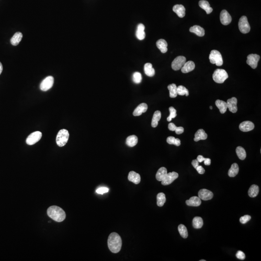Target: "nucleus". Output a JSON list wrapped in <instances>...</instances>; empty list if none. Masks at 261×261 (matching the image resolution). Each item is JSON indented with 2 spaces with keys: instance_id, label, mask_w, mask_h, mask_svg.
Returning a JSON list of instances; mask_svg holds the SVG:
<instances>
[{
  "instance_id": "6e6552de",
  "label": "nucleus",
  "mask_w": 261,
  "mask_h": 261,
  "mask_svg": "<svg viewBox=\"0 0 261 261\" xmlns=\"http://www.w3.org/2000/svg\"><path fill=\"white\" fill-rule=\"evenodd\" d=\"M186 61V59L184 56H179L175 59L172 63V68L174 70L178 71L181 69Z\"/></svg>"
},
{
  "instance_id": "f03ea898",
  "label": "nucleus",
  "mask_w": 261,
  "mask_h": 261,
  "mask_svg": "<svg viewBox=\"0 0 261 261\" xmlns=\"http://www.w3.org/2000/svg\"><path fill=\"white\" fill-rule=\"evenodd\" d=\"M47 215L51 219L57 222H63L66 217L64 210L56 206H53L47 209Z\"/></svg>"
},
{
  "instance_id": "f704fd0d",
  "label": "nucleus",
  "mask_w": 261,
  "mask_h": 261,
  "mask_svg": "<svg viewBox=\"0 0 261 261\" xmlns=\"http://www.w3.org/2000/svg\"><path fill=\"white\" fill-rule=\"evenodd\" d=\"M203 225V221L202 218L200 217H195L192 220V226L195 229H200L202 228Z\"/></svg>"
},
{
  "instance_id": "6ab92c4d",
  "label": "nucleus",
  "mask_w": 261,
  "mask_h": 261,
  "mask_svg": "<svg viewBox=\"0 0 261 261\" xmlns=\"http://www.w3.org/2000/svg\"><path fill=\"white\" fill-rule=\"evenodd\" d=\"M173 10L179 18H183L185 15V8L182 5H175L173 8Z\"/></svg>"
},
{
  "instance_id": "5701e85b",
  "label": "nucleus",
  "mask_w": 261,
  "mask_h": 261,
  "mask_svg": "<svg viewBox=\"0 0 261 261\" xmlns=\"http://www.w3.org/2000/svg\"><path fill=\"white\" fill-rule=\"evenodd\" d=\"M156 46L162 53H165L167 51V43L165 40L161 39L157 41Z\"/></svg>"
},
{
  "instance_id": "20e7f679",
  "label": "nucleus",
  "mask_w": 261,
  "mask_h": 261,
  "mask_svg": "<svg viewBox=\"0 0 261 261\" xmlns=\"http://www.w3.org/2000/svg\"><path fill=\"white\" fill-rule=\"evenodd\" d=\"M212 77L215 82L222 84L228 78V75L225 70L218 69L214 72Z\"/></svg>"
},
{
  "instance_id": "412c9836",
  "label": "nucleus",
  "mask_w": 261,
  "mask_h": 261,
  "mask_svg": "<svg viewBox=\"0 0 261 261\" xmlns=\"http://www.w3.org/2000/svg\"><path fill=\"white\" fill-rule=\"evenodd\" d=\"M187 205L191 206H198L201 204V199L199 197H192L186 201Z\"/></svg>"
},
{
  "instance_id": "864d4df0",
  "label": "nucleus",
  "mask_w": 261,
  "mask_h": 261,
  "mask_svg": "<svg viewBox=\"0 0 261 261\" xmlns=\"http://www.w3.org/2000/svg\"><path fill=\"white\" fill-rule=\"evenodd\" d=\"M2 69H3V68H2V63L0 62V75H1L2 73Z\"/></svg>"
},
{
  "instance_id": "423d86ee",
  "label": "nucleus",
  "mask_w": 261,
  "mask_h": 261,
  "mask_svg": "<svg viewBox=\"0 0 261 261\" xmlns=\"http://www.w3.org/2000/svg\"><path fill=\"white\" fill-rule=\"evenodd\" d=\"M238 28L239 31L242 33L245 34L249 33L250 30V27L246 16L244 15L239 19Z\"/></svg>"
},
{
  "instance_id": "c03bdc74",
  "label": "nucleus",
  "mask_w": 261,
  "mask_h": 261,
  "mask_svg": "<svg viewBox=\"0 0 261 261\" xmlns=\"http://www.w3.org/2000/svg\"><path fill=\"white\" fill-rule=\"evenodd\" d=\"M108 191L109 189L108 188L101 187L97 189L96 192L98 194H103L104 193H107V192H108Z\"/></svg>"
},
{
  "instance_id": "f8f14e48",
  "label": "nucleus",
  "mask_w": 261,
  "mask_h": 261,
  "mask_svg": "<svg viewBox=\"0 0 261 261\" xmlns=\"http://www.w3.org/2000/svg\"><path fill=\"white\" fill-rule=\"evenodd\" d=\"M198 197L201 199L205 201L210 200L213 197V192L207 189H202L200 190L198 192Z\"/></svg>"
},
{
  "instance_id": "1a4fd4ad",
  "label": "nucleus",
  "mask_w": 261,
  "mask_h": 261,
  "mask_svg": "<svg viewBox=\"0 0 261 261\" xmlns=\"http://www.w3.org/2000/svg\"><path fill=\"white\" fill-rule=\"evenodd\" d=\"M42 136V133L39 131H36L32 133L27 138V144L29 145H34L41 139Z\"/></svg>"
},
{
  "instance_id": "a18cd8bd",
  "label": "nucleus",
  "mask_w": 261,
  "mask_h": 261,
  "mask_svg": "<svg viewBox=\"0 0 261 261\" xmlns=\"http://www.w3.org/2000/svg\"><path fill=\"white\" fill-rule=\"evenodd\" d=\"M236 257L238 259H240V260H244L245 259V254L243 251H240V250L237 251L236 254Z\"/></svg>"
},
{
  "instance_id": "dca6fc26",
  "label": "nucleus",
  "mask_w": 261,
  "mask_h": 261,
  "mask_svg": "<svg viewBox=\"0 0 261 261\" xmlns=\"http://www.w3.org/2000/svg\"><path fill=\"white\" fill-rule=\"evenodd\" d=\"M145 29V26L141 23L138 24V26H137L135 35H136L137 38L139 40H142L144 39L145 38L146 34H145V32L144 31Z\"/></svg>"
},
{
  "instance_id": "8fccbe9b",
  "label": "nucleus",
  "mask_w": 261,
  "mask_h": 261,
  "mask_svg": "<svg viewBox=\"0 0 261 261\" xmlns=\"http://www.w3.org/2000/svg\"><path fill=\"white\" fill-rule=\"evenodd\" d=\"M192 164L193 167L196 169L197 167L199 166V162L197 161V160H193L192 161Z\"/></svg>"
},
{
  "instance_id": "f3484780",
  "label": "nucleus",
  "mask_w": 261,
  "mask_h": 261,
  "mask_svg": "<svg viewBox=\"0 0 261 261\" xmlns=\"http://www.w3.org/2000/svg\"><path fill=\"white\" fill-rule=\"evenodd\" d=\"M128 179L130 181L133 182L135 184H138L141 181L140 175L133 171L130 172Z\"/></svg>"
},
{
  "instance_id": "49530a36",
  "label": "nucleus",
  "mask_w": 261,
  "mask_h": 261,
  "mask_svg": "<svg viewBox=\"0 0 261 261\" xmlns=\"http://www.w3.org/2000/svg\"><path fill=\"white\" fill-rule=\"evenodd\" d=\"M197 171L200 174H204L205 172V170L204 168H203L202 166H198L197 167Z\"/></svg>"
},
{
  "instance_id": "09e8293b",
  "label": "nucleus",
  "mask_w": 261,
  "mask_h": 261,
  "mask_svg": "<svg viewBox=\"0 0 261 261\" xmlns=\"http://www.w3.org/2000/svg\"><path fill=\"white\" fill-rule=\"evenodd\" d=\"M177 127L173 123H170L168 124V129L171 131H175L177 129Z\"/></svg>"
},
{
  "instance_id": "5fc2aeb1",
  "label": "nucleus",
  "mask_w": 261,
  "mask_h": 261,
  "mask_svg": "<svg viewBox=\"0 0 261 261\" xmlns=\"http://www.w3.org/2000/svg\"><path fill=\"white\" fill-rule=\"evenodd\" d=\"M210 109H212V106H210Z\"/></svg>"
},
{
  "instance_id": "aec40b11",
  "label": "nucleus",
  "mask_w": 261,
  "mask_h": 261,
  "mask_svg": "<svg viewBox=\"0 0 261 261\" xmlns=\"http://www.w3.org/2000/svg\"><path fill=\"white\" fill-rule=\"evenodd\" d=\"M195 68V64L192 61L186 62L183 67L181 68V72L183 73H188L192 71Z\"/></svg>"
},
{
  "instance_id": "473e14b6",
  "label": "nucleus",
  "mask_w": 261,
  "mask_h": 261,
  "mask_svg": "<svg viewBox=\"0 0 261 261\" xmlns=\"http://www.w3.org/2000/svg\"><path fill=\"white\" fill-rule=\"evenodd\" d=\"M259 192V188L256 185H252L248 191V194L250 197H255L257 196Z\"/></svg>"
},
{
  "instance_id": "4be33fe9",
  "label": "nucleus",
  "mask_w": 261,
  "mask_h": 261,
  "mask_svg": "<svg viewBox=\"0 0 261 261\" xmlns=\"http://www.w3.org/2000/svg\"><path fill=\"white\" fill-rule=\"evenodd\" d=\"M199 6L202 9L205 10L207 14H210L213 11V8L211 7L209 2L205 0L200 1Z\"/></svg>"
},
{
  "instance_id": "ddd939ff",
  "label": "nucleus",
  "mask_w": 261,
  "mask_h": 261,
  "mask_svg": "<svg viewBox=\"0 0 261 261\" xmlns=\"http://www.w3.org/2000/svg\"><path fill=\"white\" fill-rule=\"evenodd\" d=\"M220 20L224 25H228L231 22L232 17L226 10H223L220 14Z\"/></svg>"
},
{
  "instance_id": "9b49d317",
  "label": "nucleus",
  "mask_w": 261,
  "mask_h": 261,
  "mask_svg": "<svg viewBox=\"0 0 261 261\" xmlns=\"http://www.w3.org/2000/svg\"><path fill=\"white\" fill-rule=\"evenodd\" d=\"M260 58V56L257 54H250L247 56V64L252 69H255L257 67Z\"/></svg>"
},
{
  "instance_id": "f257e3e1",
  "label": "nucleus",
  "mask_w": 261,
  "mask_h": 261,
  "mask_svg": "<svg viewBox=\"0 0 261 261\" xmlns=\"http://www.w3.org/2000/svg\"><path fill=\"white\" fill-rule=\"evenodd\" d=\"M108 244L109 250L114 254H117L121 250L122 248V238L117 233H112L109 236Z\"/></svg>"
},
{
  "instance_id": "79ce46f5",
  "label": "nucleus",
  "mask_w": 261,
  "mask_h": 261,
  "mask_svg": "<svg viewBox=\"0 0 261 261\" xmlns=\"http://www.w3.org/2000/svg\"><path fill=\"white\" fill-rule=\"evenodd\" d=\"M169 110L170 111V115L167 118V121L169 122H171L172 119L176 117V116H177V110L173 107H170L169 108Z\"/></svg>"
},
{
  "instance_id": "c756f323",
  "label": "nucleus",
  "mask_w": 261,
  "mask_h": 261,
  "mask_svg": "<svg viewBox=\"0 0 261 261\" xmlns=\"http://www.w3.org/2000/svg\"><path fill=\"white\" fill-rule=\"evenodd\" d=\"M167 174L166 168L164 167H161L157 171L156 175V179L158 181H161L165 178L166 175Z\"/></svg>"
},
{
  "instance_id": "c9c22d12",
  "label": "nucleus",
  "mask_w": 261,
  "mask_h": 261,
  "mask_svg": "<svg viewBox=\"0 0 261 261\" xmlns=\"http://www.w3.org/2000/svg\"><path fill=\"white\" fill-rule=\"evenodd\" d=\"M166 202V195L163 192L158 193L157 196V204L158 206L161 207Z\"/></svg>"
},
{
  "instance_id": "ea45409f",
  "label": "nucleus",
  "mask_w": 261,
  "mask_h": 261,
  "mask_svg": "<svg viewBox=\"0 0 261 261\" xmlns=\"http://www.w3.org/2000/svg\"><path fill=\"white\" fill-rule=\"evenodd\" d=\"M177 93L178 95L181 96L186 95L188 96L189 95L188 90L181 85L179 86V87H177Z\"/></svg>"
},
{
  "instance_id": "39448f33",
  "label": "nucleus",
  "mask_w": 261,
  "mask_h": 261,
  "mask_svg": "<svg viewBox=\"0 0 261 261\" xmlns=\"http://www.w3.org/2000/svg\"><path fill=\"white\" fill-rule=\"evenodd\" d=\"M209 59L212 64H215L218 66H221L223 65V57L221 53L217 50H213L211 51Z\"/></svg>"
},
{
  "instance_id": "2f4dec72",
  "label": "nucleus",
  "mask_w": 261,
  "mask_h": 261,
  "mask_svg": "<svg viewBox=\"0 0 261 261\" xmlns=\"http://www.w3.org/2000/svg\"><path fill=\"white\" fill-rule=\"evenodd\" d=\"M239 172V167L238 165L236 163H234L232 165L231 168L228 171V176L230 177H235L238 174Z\"/></svg>"
},
{
  "instance_id": "c85d7f7f",
  "label": "nucleus",
  "mask_w": 261,
  "mask_h": 261,
  "mask_svg": "<svg viewBox=\"0 0 261 261\" xmlns=\"http://www.w3.org/2000/svg\"><path fill=\"white\" fill-rule=\"evenodd\" d=\"M161 116V111L157 110L154 112L152 121V126L153 127L155 128L158 126V122L160 120Z\"/></svg>"
},
{
  "instance_id": "cd10ccee",
  "label": "nucleus",
  "mask_w": 261,
  "mask_h": 261,
  "mask_svg": "<svg viewBox=\"0 0 261 261\" xmlns=\"http://www.w3.org/2000/svg\"><path fill=\"white\" fill-rule=\"evenodd\" d=\"M22 36H23V35H22V33H20V32H17V33H15V34L13 36L12 38L11 39V40H10V42H11L12 45L14 46L18 45L20 42L21 41V39H22Z\"/></svg>"
},
{
  "instance_id": "0eeeda50",
  "label": "nucleus",
  "mask_w": 261,
  "mask_h": 261,
  "mask_svg": "<svg viewBox=\"0 0 261 261\" xmlns=\"http://www.w3.org/2000/svg\"><path fill=\"white\" fill-rule=\"evenodd\" d=\"M54 82V77L52 76H48L41 83L40 89L43 91H47L52 87Z\"/></svg>"
},
{
  "instance_id": "2eb2a0df",
  "label": "nucleus",
  "mask_w": 261,
  "mask_h": 261,
  "mask_svg": "<svg viewBox=\"0 0 261 261\" xmlns=\"http://www.w3.org/2000/svg\"><path fill=\"white\" fill-rule=\"evenodd\" d=\"M239 128L242 132H249L254 128V124L250 121H245L240 123Z\"/></svg>"
},
{
  "instance_id": "3c124183",
  "label": "nucleus",
  "mask_w": 261,
  "mask_h": 261,
  "mask_svg": "<svg viewBox=\"0 0 261 261\" xmlns=\"http://www.w3.org/2000/svg\"><path fill=\"white\" fill-rule=\"evenodd\" d=\"M204 161V164L206 166H210L211 164V160L209 158H205Z\"/></svg>"
},
{
  "instance_id": "4c0bfd02",
  "label": "nucleus",
  "mask_w": 261,
  "mask_h": 261,
  "mask_svg": "<svg viewBox=\"0 0 261 261\" xmlns=\"http://www.w3.org/2000/svg\"><path fill=\"white\" fill-rule=\"evenodd\" d=\"M166 142L170 145H174L176 146H179L181 144V142L179 138H175L173 136H169L167 137Z\"/></svg>"
},
{
  "instance_id": "a211bd4d",
  "label": "nucleus",
  "mask_w": 261,
  "mask_h": 261,
  "mask_svg": "<svg viewBox=\"0 0 261 261\" xmlns=\"http://www.w3.org/2000/svg\"><path fill=\"white\" fill-rule=\"evenodd\" d=\"M148 105L146 103L140 104L134 110L133 115L134 116H139L142 113L147 111Z\"/></svg>"
},
{
  "instance_id": "a19ab883",
  "label": "nucleus",
  "mask_w": 261,
  "mask_h": 261,
  "mask_svg": "<svg viewBox=\"0 0 261 261\" xmlns=\"http://www.w3.org/2000/svg\"><path fill=\"white\" fill-rule=\"evenodd\" d=\"M142 77L141 74L139 72L135 73L133 74V80L134 82L136 84H139L141 82Z\"/></svg>"
},
{
  "instance_id": "37998d69",
  "label": "nucleus",
  "mask_w": 261,
  "mask_h": 261,
  "mask_svg": "<svg viewBox=\"0 0 261 261\" xmlns=\"http://www.w3.org/2000/svg\"><path fill=\"white\" fill-rule=\"evenodd\" d=\"M250 219H251V217L250 215H246L240 218L239 221L241 223L245 224L249 222Z\"/></svg>"
},
{
  "instance_id": "9d476101",
  "label": "nucleus",
  "mask_w": 261,
  "mask_h": 261,
  "mask_svg": "<svg viewBox=\"0 0 261 261\" xmlns=\"http://www.w3.org/2000/svg\"><path fill=\"white\" fill-rule=\"evenodd\" d=\"M179 177V174L175 172L167 174L163 180L161 181L162 185L166 186L172 183L175 179Z\"/></svg>"
},
{
  "instance_id": "de8ad7c7",
  "label": "nucleus",
  "mask_w": 261,
  "mask_h": 261,
  "mask_svg": "<svg viewBox=\"0 0 261 261\" xmlns=\"http://www.w3.org/2000/svg\"><path fill=\"white\" fill-rule=\"evenodd\" d=\"M184 128L182 127H177L176 130H175L177 135H180L184 132Z\"/></svg>"
},
{
  "instance_id": "603ef678",
  "label": "nucleus",
  "mask_w": 261,
  "mask_h": 261,
  "mask_svg": "<svg viewBox=\"0 0 261 261\" xmlns=\"http://www.w3.org/2000/svg\"><path fill=\"white\" fill-rule=\"evenodd\" d=\"M205 158L202 155H199L197 158V160L199 162H202V161L205 160Z\"/></svg>"
},
{
  "instance_id": "7c9ffc66",
  "label": "nucleus",
  "mask_w": 261,
  "mask_h": 261,
  "mask_svg": "<svg viewBox=\"0 0 261 261\" xmlns=\"http://www.w3.org/2000/svg\"><path fill=\"white\" fill-rule=\"evenodd\" d=\"M138 143V138L135 135H130L126 139V145L130 147H133Z\"/></svg>"
},
{
  "instance_id": "58836bf2",
  "label": "nucleus",
  "mask_w": 261,
  "mask_h": 261,
  "mask_svg": "<svg viewBox=\"0 0 261 261\" xmlns=\"http://www.w3.org/2000/svg\"><path fill=\"white\" fill-rule=\"evenodd\" d=\"M178 230H179V233L180 234V236L183 238H187L188 236V233L187 228L185 225L182 224H180L178 226Z\"/></svg>"
},
{
  "instance_id": "bb28decb",
  "label": "nucleus",
  "mask_w": 261,
  "mask_h": 261,
  "mask_svg": "<svg viewBox=\"0 0 261 261\" xmlns=\"http://www.w3.org/2000/svg\"><path fill=\"white\" fill-rule=\"evenodd\" d=\"M144 72L145 74L148 77H153L155 75L154 69L153 68V65L150 63H147L144 65Z\"/></svg>"
},
{
  "instance_id": "a878e982",
  "label": "nucleus",
  "mask_w": 261,
  "mask_h": 261,
  "mask_svg": "<svg viewBox=\"0 0 261 261\" xmlns=\"http://www.w3.org/2000/svg\"><path fill=\"white\" fill-rule=\"evenodd\" d=\"M215 104L219 110V112L221 114H224L226 112L227 105L225 102L221 100H217L215 102Z\"/></svg>"
},
{
  "instance_id": "7ed1b4c3",
  "label": "nucleus",
  "mask_w": 261,
  "mask_h": 261,
  "mask_svg": "<svg viewBox=\"0 0 261 261\" xmlns=\"http://www.w3.org/2000/svg\"><path fill=\"white\" fill-rule=\"evenodd\" d=\"M69 137V132L67 130H60L56 137V143L58 146L60 147L64 146L68 142Z\"/></svg>"
},
{
  "instance_id": "6e6d98bb",
  "label": "nucleus",
  "mask_w": 261,
  "mask_h": 261,
  "mask_svg": "<svg viewBox=\"0 0 261 261\" xmlns=\"http://www.w3.org/2000/svg\"><path fill=\"white\" fill-rule=\"evenodd\" d=\"M200 261H206L205 260H201Z\"/></svg>"
},
{
  "instance_id": "4468645a",
  "label": "nucleus",
  "mask_w": 261,
  "mask_h": 261,
  "mask_svg": "<svg viewBox=\"0 0 261 261\" xmlns=\"http://www.w3.org/2000/svg\"><path fill=\"white\" fill-rule=\"evenodd\" d=\"M237 99L236 97H232L227 100V105L229 111L232 113H235L237 112Z\"/></svg>"
},
{
  "instance_id": "b1692460",
  "label": "nucleus",
  "mask_w": 261,
  "mask_h": 261,
  "mask_svg": "<svg viewBox=\"0 0 261 261\" xmlns=\"http://www.w3.org/2000/svg\"><path fill=\"white\" fill-rule=\"evenodd\" d=\"M207 137V134L205 133L203 129L198 130L196 132L194 135V140L195 142H198L200 140H206Z\"/></svg>"
},
{
  "instance_id": "e433bc0d",
  "label": "nucleus",
  "mask_w": 261,
  "mask_h": 261,
  "mask_svg": "<svg viewBox=\"0 0 261 261\" xmlns=\"http://www.w3.org/2000/svg\"><path fill=\"white\" fill-rule=\"evenodd\" d=\"M236 153L237 154V156L240 160H244L246 157V151L244 148L242 147H237L236 148Z\"/></svg>"
},
{
  "instance_id": "393cba45",
  "label": "nucleus",
  "mask_w": 261,
  "mask_h": 261,
  "mask_svg": "<svg viewBox=\"0 0 261 261\" xmlns=\"http://www.w3.org/2000/svg\"><path fill=\"white\" fill-rule=\"evenodd\" d=\"M190 32L195 33L200 37H202L205 35L204 29L199 26L194 25L190 28Z\"/></svg>"
},
{
  "instance_id": "72a5a7b5",
  "label": "nucleus",
  "mask_w": 261,
  "mask_h": 261,
  "mask_svg": "<svg viewBox=\"0 0 261 261\" xmlns=\"http://www.w3.org/2000/svg\"><path fill=\"white\" fill-rule=\"evenodd\" d=\"M169 91V96L170 98H176L178 95L177 93V87L175 84H172L168 86L167 87Z\"/></svg>"
}]
</instances>
